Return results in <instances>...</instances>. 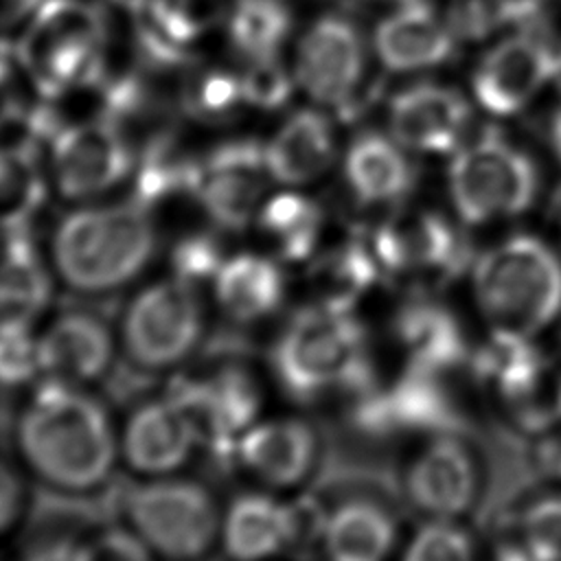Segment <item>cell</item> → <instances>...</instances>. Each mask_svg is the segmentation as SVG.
<instances>
[{"label":"cell","instance_id":"51","mask_svg":"<svg viewBox=\"0 0 561 561\" xmlns=\"http://www.w3.org/2000/svg\"><path fill=\"white\" fill-rule=\"evenodd\" d=\"M559 64H561V53H559Z\"/></svg>","mask_w":561,"mask_h":561},{"label":"cell","instance_id":"13","mask_svg":"<svg viewBox=\"0 0 561 561\" xmlns=\"http://www.w3.org/2000/svg\"><path fill=\"white\" fill-rule=\"evenodd\" d=\"M324 515L309 495L285 502L267 491H241L221 513L219 543L230 561H270L318 543Z\"/></svg>","mask_w":561,"mask_h":561},{"label":"cell","instance_id":"26","mask_svg":"<svg viewBox=\"0 0 561 561\" xmlns=\"http://www.w3.org/2000/svg\"><path fill=\"white\" fill-rule=\"evenodd\" d=\"M305 265L309 302L329 309L357 311L368 296L388 285L366 232L318 250Z\"/></svg>","mask_w":561,"mask_h":561},{"label":"cell","instance_id":"30","mask_svg":"<svg viewBox=\"0 0 561 561\" xmlns=\"http://www.w3.org/2000/svg\"><path fill=\"white\" fill-rule=\"evenodd\" d=\"M140 15L142 37L182 50L228 18V4L226 0H147Z\"/></svg>","mask_w":561,"mask_h":561},{"label":"cell","instance_id":"46","mask_svg":"<svg viewBox=\"0 0 561 561\" xmlns=\"http://www.w3.org/2000/svg\"><path fill=\"white\" fill-rule=\"evenodd\" d=\"M42 0H0V26H11L33 15Z\"/></svg>","mask_w":561,"mask_h":561},{"label":"cell","instance_id":"36","mask_svg":"<svg viewBox=\"0 0 561 561\" xmlns=\"http://www.w3.org/2000/svg\"><path fill=\"white\" fill-rule=\"evenodd\" d=\"M535 0H447L445 20L456 39L478 42L530 15Z\"/></svg>","mask_w":561,"mask_h":561},{"label":"cell","instance_id":"12","mask_svg":"<svg viewBox=\"0 0 561 561\" xmlns=\"http://www.w3.org/2000/svg\"><path fill=\"white\" fill-rule=\"evenodd\" d=\"M386 331L399 366L443 377L467 373L478 335L438 289H401Z\"/></svg>","mask_w":561,"mask_h":561},{"label":"cell","instance_id":"6","mask_svg":"<svg viewBox=\"0 0 561 561\" xmlns=\"http://www.w3.org/2000/svg\"><path fill=\"white\" fill-rule=\"evenodd\" d=\"M539 193L533 158L497 134L467 138L447 167L451 215L465 228H491L524 217Z\"/></svg>","mask_w":561,"mask_h":561},{"label":"cell","instance_id":"4","mask_svg":"<svg viewBox=\"0 0 561 561\" xmlns=\"http://www.w3.org/2000/svg\"><path fill=\"white\" fill-rule=\"evenodd\" d=\"M278 386L296 401L348 397L377 377L370 333L357 311L307 302L296 311L270 351Z\"/></svg>","mask_w":561,"mask_h":561},{"label":"cell","instance_id":"23","mask_svg":"<svg viewBox=\"0 0 561 561\" xmlns=\"http://www.w3.org/2000/svg\"><path fill=\"white\" fill-rule=\"evenodd\" d=\"M53 278L26 226L0 230V331H31L50 305Z\"/></svg>","mask_w":561,"mask_h":561},{"label":"cell","instance_id":"50","mask_svg":"<svg viewBox=\"0 0 561 561\" xmlns=\"http://www.w3.org/2000/svg\"><path fill=\"white\" fill-rule=\"evenodd\" d=\"M557 243H559V248H561V221H559V241H557Z\"/></svg>","mask_w":561,"mask_h":561},{"label":"cell","instance_id":"15","mask_svg":"<svg viewBox=\"0 0 561 561\" xmlns=\"http://www.w3.org/2000/svg\"><path fill=\"white\" fill-rule=\"evenodd\" d=\"M561 68L559 55L535 31H517L497 39L476 64L471 92L493 116L519 114Z\"/></svg>","mask_w":561,"mask_h":561},{"label":"cell","instance_id":"31","mask_svg":"<svg viewBox=\"0 0 561 561\" xmlns=\"http://www.w3.org/2000/svg\"><path fill=\"white\" fill-rule=\"evenodd\" d=\"M291 28L289 11L280 0H234L228 9V35L248 59L276 57Z\"/></svg>","mask_w":561,"mask_h":561},{"label":"cell","instance_id":"22","mask_svg":"<svg viewBox=\"0 0 561 561\" xmlns=\"http://www.w3.org/2000/svg\"><path fill=\"white\" fill-rule=\"evenodd\" d=\"M394 508L370 493H353L327 508L320 550L324 561H394L401 548Z\"/></svg>","mask_w":561,"mask_h":561},{"label":"cell","instance_id":"38","mask_svg":"<svg viewBox=\"0 0 561 561\" xmlns=\"http://www.w3.org/2000/svg\"><path fill=\"white\" fill-rule=\"evenodd\" d=\"M226 256L224 245L213 232H188L171 248L169 270L175 278L202 287L213 283Z\"/></svg>","mask_w":561,"mask_h":561},{"label":"cell","instance_id":"29","mask_svg":"<svg viewBox=\"0 0 561 561\" xmlns=\"http://www.w3.org/2000/svg\"><path fill=\"white\" fill-rule=\"evenodd\" d=\"M252 224L280 263H309L320 250L324 210L305 193L283 191L261 202Z\"/></svg>","mask_w":561,"mask_h":561},{"label":"cell","instance_id":"1","mask_svg":"<svg viewBox=\"0 0 561 561\" xmlns=\"http://www.w3.org/2000/svg\"><path fill=\"white\" fill-rule=\"evenodd\" d=\"M15 447L35 480L64 495L107 486L121 456L105 403L85 386L53 377H39L20 405Z\"/></svg>","mask_w":561,"mask_h":561},{"label":"cell","instance_id":"8","mask_svg":"<svg viewBox=\"0 0 561 561\" xmlns=\"http://www.w3.org/2000/svg\"><path fill=\"white\" fill-rule=\"evenodd\" d=\"M462 228L436 208L399 206L366 234L388 285L443 291L462 280L473 256Z\"/></svg>","mask_w":561,"mask_h":561},{"label":"cell","instance_id":"49","mask_svg":"<svg viewBox=\"0 0 561 561\" xmlns=\"http://www.w3.org/2000/svg\"><path fill=\"white\" fill-rule=\"evenodd\" d=\"M370 2H390V4H405V2H410V0H370Z\"/></svg>","mask_w":561,"mask_h":561},{"label":"cell","instance_id":"45","mask_svg":"<svg viewBox=\"0 0 561 561\" xmlns=\"http://www.w3.org/2000/svg\"><path fill=\"white\" fill-rule=\"evenodd\" d=\"M22 561H77V541L68 535H44L28 546Z\"/></svg>","mask_w":561,"mask_h":561},{"label":"cell","instance_id":"35","mask_svg":"<svg viewBox=\"0 0 561 561\" xmlns=\"http://www.w3.org/2000/svg\"><path fill=\"white\" fill-rule=\"evenodd\" d=\"M182 110L202 123L230 121L241 105H248L241 77L217 68H193L182 81Z\"/></svg>","mask_w":561,"mask_h":561},{"label":"cell","instance_id":"14","mask_svg":"<svg viewBox=\"0 0 561 561\" xmlns=\"http://www.w3.org/2000/svg\"><path fill=\"white\" fill-rule=\"evenodd\" d=\"M134 167L129 140L107 118L61 127L50 140V173L66 199H92L121 184Z\"/></svg>","mask_w":561,"mask_h":561},{"label":"cell","instance_id":"19","mask_svg":"<svg viewBox=\"0 0 561 561\" xmlns=\"http://www.w3.org/2000/svg\"><path fill=\"white\" fill-rule=\"evenodd\" d=\"M199 449L191 423L167 397L142 399L131 405L118 432V454L140 478L173 476Z\"/></svg>","mask_w":561,"mask_h":561},{"label":"cell","instance_id":"3","mask_svg":"<svg viewBox=\"0 0 561 561\" xmlns=\"http://www.w3.org/2000/svg\"><path fill=\"white\" fill-rule=\"evenodd\" d=\"M156 252L158 230L151 210L129 199L66 213L53 230L48 263L66 289L110 296L140 278Z\"/></svg>","mask_w":561,"mask_h":561},{"label":"cell","instance_id":"44","mask_svg":"<svg viewBox=\"0 0 561 561\" xmlns=\"http://www.w3.org/2000/svg\"><path fill=\"white\" fill-rule=\"evenodd\" d=\"M24 508V484L20 473L0 460V537L9 533Z\"/></svg>","mask_w":561,"mask_h":561},{"label":"cell","instance_id":"16","mask_svg":"<svg viewBox=\"0 0 561 561\" xmlns=\"http://www.w3.org/2000/svg\"><path fill=\"white\" fill-rule=\"evenodd\" d=\"M267 178L263 147L250 140L226 142L195 162L193 199L215 228L243 230L254 221Z\"/></svg>","mask_w":561,"mask_h":561},{"label":"cell","instance_id":"24","mask_svg":"<svg viewBox=\"0 0 561 561\" xmlns=\"http://www.w3.org/2000/svg\"><path fill=\"white\" fill-rule=\"evenodd\" d=\"M210 289L215 305L230 322L252 327L270 320L283 307L287 278L276 256L243 250L224 259Z\"/></svg>","mask_w":561,"mask_h":561},{"label":"cell","instance_id":"2","mask_svg":"<svg viewBox=\"0 0 561 561\" xmlns=\"http://www.w3.org/2000/svg\"><path fill=\"white\" fill-rule=\"evenodd\" d=\"M462 280L482 329L543 340L561 324V248L533 230L473 252Z\"/></svg>","mask_w":561,"mask_h":561},{"label":"cell","instance_id":"11","mask_svg":"<svg viewBox=\"0 0 561 561\" xmlns=\"http://www.w3.org/2000/svg\"><path fill=\"white\" fill-rule=\"evenodd\" d=\"M484 465L460 430L412 440L399 469L403 502L421 519L467 522L484 493Z\"/></svg>","mask_w":561,"mask_h":561},{"label":"cell","instance_id":"27","mask_svg":"<svg viewBox=\"0 0 561 561\" xmlns=\"http://www.w3.org/2000/svg\"><path fill=\"white\" fill-rule=\"evenodd\" d=\"M342 171L351 197L366 208L394 210L414 186L408 149L377 131L359 134L348 145Z\"/></svg>","mask_w":561,"mask_h":561},{"label":"cell","instance_id":"28","mask_svg":"<svg viewBox=\"0 0 561 561\" xmlns=\"http://www.w3.org/2000/svg\"><path fill=\"white\" fill-rule=\"evenodd\" d=\"M263 151L270 180L285 186L311 184L335 162L333 123L322 112L300 110L278 127Z\"/></svg>","mask_w":561,"mask_h":561},{"label":"cell","instance_id":"34","mask_svg":"<svg viewBox=\"0 0 561 561\" xmlns=\"http://www.w3.org/2000/svg\"><path fill=\"white\" fill-rule=\"evenodd\" d=\"M394 561H486V552L467 522L421 519L401 541Z\"/></svg>","mask_w":561,"mask_h":561},{"label":"cell","instance_id":"32","mask_svg":"<svg viewBox=\"0 0 561 561\" xmlns=\"http://www.w3.org/2000/svg\"><path fill=\"white\" fill-rule=\"evenodd\" d=\"M199 375L204 377L221 419L234 438L259 421L263 408V383L248 364L224 359Z\"/></svg>","mask_w":561,"mask_h":561},{"label":"cell","instance_id":"18","mask_svg":"<svg viewBox=\"0 0 561 561\" xmlns=\"http://www.w3.org/2000/svg\"><path fill=\"white\" fill-rule=\"evenodd\" d=\"M322 458V436L302 416H270L252 423L234 443L232 462L259 484L287 491L313 478Z\"/></svg>","mask_w":561,"mask_h":561},{"label":"cell","instance_id":"47","mask_svg":"<svg viewBox=\"0 0 561 561\" xmlns=\"http://www.w3.org/2000/svg\"><path fill=\"white\" fill-rule=\"evenodd\" d=\"M550 142H552V149H554V156L557 160L561 162V107L554 112L552 116V125H550Z\"/></svg>","mask_w":561,"mask_h":561},{"label":"cell","instance_id":"41","mask_svg":"<svg viewBox=\"0 0 561 561\" xmlns=\"http://www.w3.org/2000/svg\"><path fill=\"white\" fill-rule=\"evenodd\" d=\"M241 85L248 105L259 107H278L291 94V79L276 57L248 61V68L241 75Z\"/></svg>","mask_w":561,"mask_h":561},{"label":"cell","instance_id":"9","mask_svg":"<svg viewBox=\"0 0 561 561\" xmlns=\"http://www.w3.org/2000/svg\"><path fill=\"white\" fill-rule=\"evenodd\" d=\"M206 335L199 287L173 274L145 283L118 318V344L127 364L145 375L167 373L188 362Z\"/></svg>","mask_w":561,"mask_h":561},{"label":"cell","instance_id":"7","mask_svg":"<svg viewBox=\"0 0 561 561\" xmlns=\"http://www.w3.org/2000/svg\"><path fill=\"white\" fill-rule=\"evenodd\" d=\"M127 524L164 561H204L219 543L221 508L193 478H145L118 497Z\"/></svg>","mask_w":561,"mask_h":561},{"label":"cell","instance_id":"37","mask_svg":"<svg viewBox=\"0 0 561 561\" xmlns=\"http://www.w3.org/2000/svg\"><path fill=\"white\" fill-rule=\"evenodd\" d=\"M506 515L548 561H561V486H546Z\"/></svg>","mask_w":561,"mask_h":561},{"label":"cell","instance_id":"25","mask_svg":"<svg viewBox=\"0 0 561 561\" xmlns=\"http://www.w3.org/2000/svg\"><path fill=\"white\" fill-rule=\"evenodd\" d=\"M456 35L443 13L421 0L399 4L386 15L373 37L375 55L394 72H416L447 61L454 53Z\"/></svg>","mask_w":561,"mask_h":561},{"label":"cell","instance_id":"39","mask_svg":"<svg viewBox=\"0 0 561 561\" xmlns=\"http://www.w3.org/2000/svg\"><path fill=\"white\" fill-rule=\"evenodd\" d=\"M42 377L37 333L0 331V388L15 390L33 386Z\"/></svg>","mask_w":561,"mask_h":561},{"label":"cell","instance_id":"20","mask_svg":"<svg viewBox=\"0 0 561 561\" xmlns=\"http://www.w3.org/2000/svg\"><path fill=\"white\" fill-rule=\"evenodd\" d=\"M42 377L90 386L114 366L116 337L96 311L72 307L55 313L37 333Z\"/></svg>","mask_w":561,"mask_h":561},{"label":"cell","instance_id":"5","mask_svg":"<svg viewBox=\"0 0 561 561\" xmlns=\"http://www.w3.org/2000/svg\"><path fill=\"white\" fill-rule=\"evenodd\" d=\"M480 397L522 438L559 416L554 401L557 359L543 340L482 329L465 373Z\"/></svg>","mask_w":561,"mask_h":561},{"label":"cell","instance_id":"40","mask_svg":"<svg viewBox=\"0 0 561 561\" xmlns=\"http://www.w3.org/2000/svg\"><path fill=\"white\" fill-rule=\"evenodd\" d=\"M149 546L127 526H105L77 541V561H153Z\"/></svg>","mask_w":561,"mask_h":561},{"label":"cell","instance_id":"17","mask_svg":"<svg viewBox=\"0 0 561 561\" xmlns=\"http://www.w3.org/2000/svg\"><path fill=\"white\" fill-rule=\"evenodd\" d=\"M364 72L366 46L348 18L327 13L302 33L296 50V81L316 103L351 105Z\"/></svg>","mask_w":561,"mask_h":561},{"label":"cell","instance_id":"48","mask_svg":"<svg viewBox=\"0 0 561 561\" xmlns=\"http://www.w3.org/2000/svg\"><path fill=\"white\" fill-rule=\"evenodd\" d=\"M554 401H557V412L561 416V362H557V381H554Z\"/></svg>","mask_w":561,"mask_h":561},{"label":"cell","instance_id":"21","mask_svg":"<svg viewBox=\"0 0 561 561\" xmlns=\"http://www.w3.org/2000/svg\"><path fill=\"white\" fill-rule=\"evenodd\" d=\"M471 123L467 99L449 85L416 83L401 90L388 110L390 136L412 153L451 156L465 145Z\"/></svg>","mask_w":561,"mask_h":561},{"label":"cell","instance_id":"43","mask_svg":"<svg viewBox=\"0 0 561 561\" xmlns=\"http://www.w3.org/2000/svg\"><path fill=\"white\" fill-rule=\"evenodd\" d=\"M486 561H548L513 524L508 515H504L493 535L484 541Z\"/></svg>","mask_w":561,"mask_h":561},{"label":"cell","instance_id":"42","mask_svg":"<svg viewBox=\"0 0 561 561\" xmlns=\"http://www.w3.org/2000/svg\"><path fill=\"white\" fill-rule=\"evenodd\" d=\"M524 440L533 473L546 486H561V416L546 423Z\"/></svg>","mask_w":561,"mask_h":561},{"label":"cell","instance_id":"10","mask_svg":"<svg viewBox=\"0 0 561 561\" xmlns=\"http://www.w3.org/2000/svg\"><path fill=\"white\" fill-rule=\"evenodd\" d=\"M105 22L85 0H42L20 44V61L46 96L88 88L103 75Z\"/></svg>","mask_w":561,"mask_h":561},{"label":"cell","instance_id":"33","mask_svg":"<svg viewBox=\"0 0 561 561\" xmlns=\"http://www.w3.org/2000/svg\"><path fill=\"white\" fill-rule=\"evenodd\" d=\"M46 184L26 149L0 147V230L24 228L37 213Z\"/></svg>","mask_w":561,"mask_h":561}]
</instances>
